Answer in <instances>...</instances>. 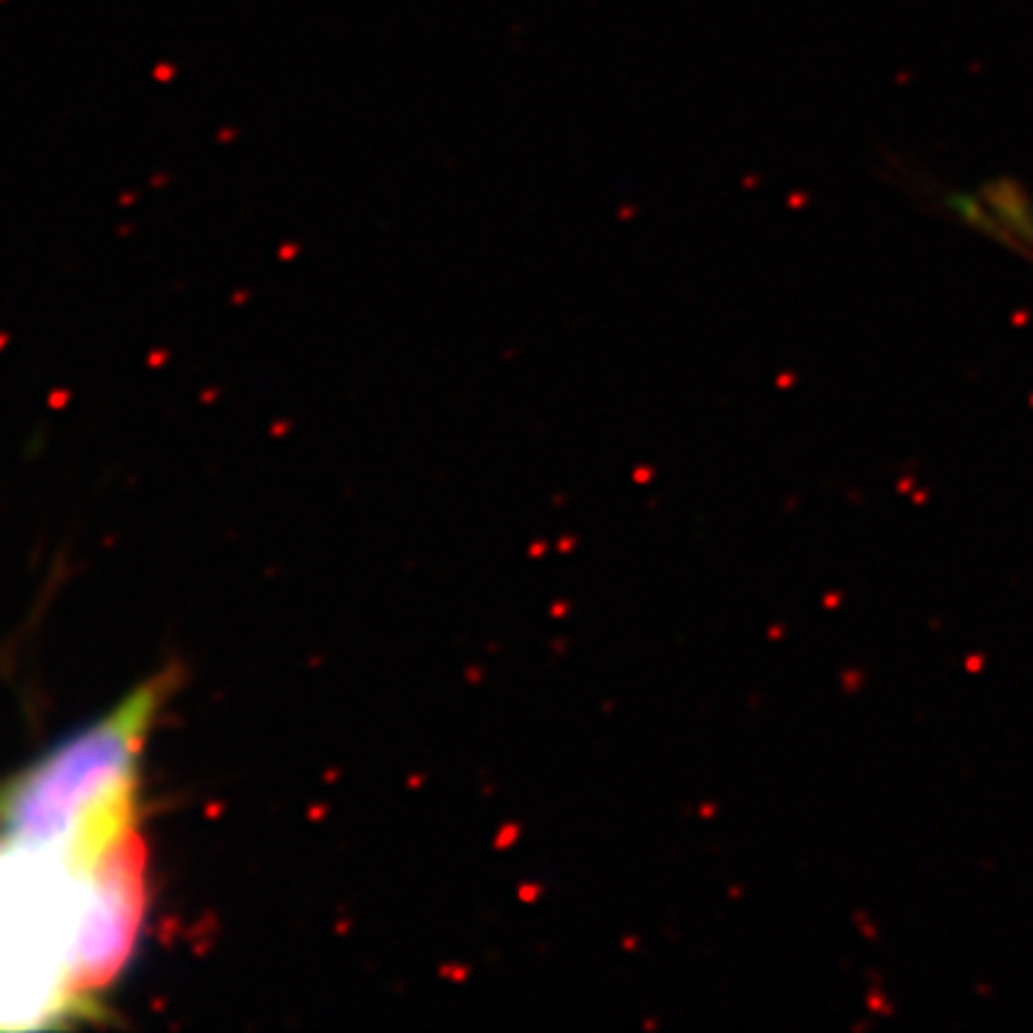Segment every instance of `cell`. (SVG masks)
Returning a JSON list of instances; mask_svg holds the SVG:
<instances>
[{"label":"cell","mask_w":1033,"mask_h":1033,"mask_svg":"<svg viewBox=\"0 0 1033 1033\" xmlns=\"http://www.w3.org/2000/svg\"><path fill=\"white\" fill-rule=\"evenodd\" d=\"M170 689L173 672L144 680L113 712L17 775L0 792L6 849L78 873L138 824L141 752Z\"/></svg>","instance_id":"obj_1"},{"label":"cell","mask_w":1033,"mask_h":1033,"mask_svg":"<svg viewBox=\"0 0 1033 1033\" xmlns=\"http://www.w3.org/2000/svg\"><path fill=\"white\" fill-rule=\"evenodd\" d=\"M81 873L21 856L0 869V1028L75 1013L66 976L78 924Z\"/></svg>","instance_id":"obj_2"},{"label":"cell","mask_w":1033,"mask_h":1033,"mask_svg":"<svg viewBox=\"0 0 1033 1033\" xmlns=\"http://www.w3.org/2000/svg\"><path fill=\"white\" fill-rule=\"evenodd\" d=\"M150 904V856L138 824L126 827L81 869L66 993L75 1013L95 1010L135 953Z\"/></svg>","instance_id":"obj_3"}]
</instances>
